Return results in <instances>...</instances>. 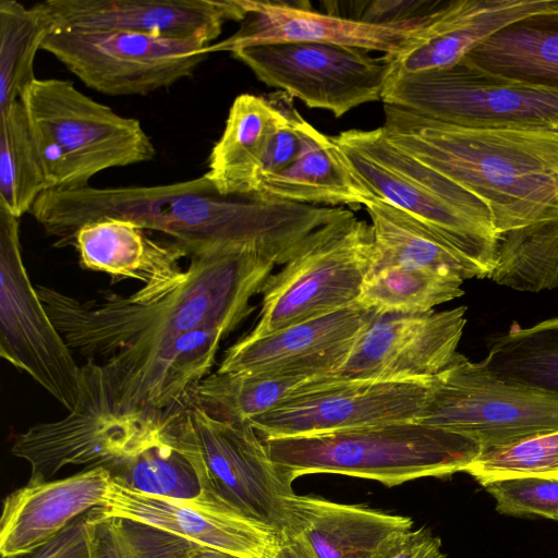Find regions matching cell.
Returning <instances> with one entry per match:
<instances>
[{"mask_svg": "<svg viewBox=\"0 0 558 558\" xmlns=\"http://www.w3.org/2000/svg\"><path fill=\"white\" fill-rule=\"evenodd\" d=\"M318 377L298 372H218L195 388L192 402L222 421H250Z\"/></svg>", "mask_w": 558, "mask_h": 558, "instance_id": "30", "label": "cell"}, {"mask_svg": "<svg viewBox=\"0 0 558 558\" xmlns=\"http://www.w3.org/2000/svg\"><path fill=\"white\" fill-rule=\"evenodd\" d=\"M465 306L425 313H376L356 337L336 379L430 380L457 354Z\"/></svg>", "mask_w": 558, "mask_h": 558, "instance_id": "16", "label": "cell"}, {"mask_svg": "<svg viewBox=\"0 0 558 558\" xmlns=\"http://www.w3.org/2000/svg\"><path fill=\"white\" fill-rule=\"evenodd\" d=\"M243 4L246 14L238 31L211 44L209 53H232L267 44L323 43L392 54L433 21L444 2L425 17L392 24L368 23L278 1L243 0Z\"/></svg>", "mask_w": 558, "mask_h": 558, "instance_id": "20", "label": "cell"}, {"mask_svg": "<svg viewBox=\"0 0 558 558\" xmlns=\"http://www.w3.org/2000/svg\"><path fill=\"white\" fill-rule=\"evenodd\" d=\"M111 475L85 468L60 480L28 482L3 500L0 520L2 558H21L50 542L73 520L100 506Z\"/></svg>", "mask_w": 558, "mask_h": 558, "instance_id": "23", "label": "cell"}, {"mask_svg": "<svg viewBox=\"0 0 558 558\" xmlns=\"http://www.w3.org/2000/svg\"><path fill=\"white\" fill-rule=\"evenodd\" d=\"M496 510L509 515H537L558 521V477L526 476L484 485Z\"/></svg>", "mask_w": 558, "mask_h": 558, "instance_id": "39", "label": "cell"}, {"mask_svg": "<svg viewBox=\"0 0 558 558\" xmlns=\"http://www.w3.org/2000/svg\"><path fill=\"white\" fill-rule=\"evenodd\" d=\"M381 101L458 125L558 123V86L502 75L468 58L416 73H389Z\"/></svg>", "mask_w": 558, "mask_h": 558, "instance_id": "8", "label": "cell"}, {"mask_svg": "<svg viewBox=\"0 0 558 558\" xmlns=\"http://www.w3.org/2000/svg\"><path fill=\"white\" fill-rule=\"evenodd\" d=\"M191 404L189 400L171 407L142 447L107 465L111 478L133 490L168 498H194L208 492Z\"/></svg>", "mask_w": 558, "mask_h": 558, "instance_id": "24", "label": "cell"}, {"mask_svg": "<svg viewBox=\"0 0 558 558\" xmlns=\"http://www.w3.org/2000/svg\"><path fill=\"white\" fill-rule=\"evenodd\" d=\"M209 46L122 31H53L41 49L90 89L144 96L192 76Z\"/></svg>", "mask_w": 558, "mask_h": 558, "instance_id": "11", "label": "cell"}, {"mask_svg": "<svg viewBox=\"0 0 558 558\" xmlns=\"http://www.w3.org/2000/svg\"><path fill=\"white\" fill-rule=\"evenodd\" d=\"M287 529L316 558H383L412 530L409 517L293 494L287 499Z\"/></svg>", "mask_w": 558, "mask_h": 558, "instance_id": "26", "label": "cell"}, {"mask_svg": "<svg viewBox=\"0 0 558 558\" xmlns=\"http://www.w3.org/2000/svg\"><path fill=\"white\" fill-rule=\"evenodd\" d=\"M543 17H558V0L447 1L397 52L383 56L390 65L389 73L444 69L460 62L501 29Z\"/></svg>", "mask_w": 558, "mask_h": 558, "instance_id": "22", "label": "cell"}, {"mask_svg": "<svg viewBox=\"0 0 558 558\" xmlns=\"http://www.w3.org/2000/svg\"><path fill=\"white\" fill-rule=\"evenodd\" d=\"M480 363L499 379L558 397V317L513 325L490 339Z\"/></svg>", "mask_w": 558, "mask_h": 558, "instance_id": "31", "label": "cell"}, {"mask_svg": "<svg viewBox=\"0 0 558 558\" xmlns=\"http://www.w3.org/2000/svg\"><path fill=\"white\" fill-rule=\"evenodd\" d=\"M383 558H447L441 541L425 527L407 532Z\"/></svg>", "mask_w": 558, "mask_h": 558, "instance_id": "41", "label": "cell"}, {"mask_svg": "<svg viewBox=\"0 0 558 558\" xmlns=\"http://www.w3.org/2000/svg\"><path fill=\"white\" fill-rule=\"evenodd\" d=\"M19 100L48 190L84 187L104 170L146 162L156 156V148L138 120L95 101L71 81L35 78Z\"/></svg>", "mask_w": 558, "mask_h": 558, "instance_id": "5", "label": "cell"}, {"mask_svg": "<svg viewBox=\"0 0 558 558\" xmlns=\"http://www.w3.org/2000/svg\"><path fill=\"white\" fill-rule=\"evenodd\" d=\"M388 141L477 196L499 234L558 219V132L542 125L466 126L384 106Z\"/></svg>", "mask_w": 558, "mask_h": 558, "instance_id": "3", "label": "cell"}, {"mask_svg": "<svg viewBox=\"0 0 558 558\" xmlns=\"http://www.w3.org/2000/svg\"><path fill=\"white\" fill-rule=\"evenodd\" d=\"M53 31H122L214 44L242 22L243 0H47L34 4Z\"/></svg>", "mask_w": 558, "mask_h": 558, "instance_id": "18", "label": "cell"}, {"mask_svg": "<svg viewBox=\"0 0 558 558\" xmlns=\"http://www.w3.org/2000/svg\"><path fill=\"white\" fill-rule=\"evenodd\" d=\"M374 264L369 223L352 210L313 231L263 290L262 308L248 337L355 304Z\"/></svg>", "mask_w": 558, "mask_h": 558, "instance_id": "7", "label": "cell"}, {"mask_svg": "<svg viewBox=\"0 0 558 558\" xmlns=\"http://www.w3.org/2000/svg\"><path fill=\"white\" fill-rule=\"evenodd\" d=\"M19 219L0 204V354L71 412L81 392V365L29 280Z\"/></svg>", "mask_w": 558, "mask_h": 558, "instance_id": "12", "label": "cell"}, {"mask_svg": "<svg viewBox=\"0 0 558 558\" xmlns=\"http://www.w3.org/2000/svg\"><path fill=\"white\" fill-rule=\"evenodd\" d=\"M489 278L524 292L557 288L558 219L499 234Z\"/></svg>", "mask_w": 558, "mask_h": 558, "instance_id": "33", "label": "cell"}, {"mask_svg": "<svg viewBox=\"0 0 558 558\" xmlns=\"http://www.w3.org/2000/svg\"><path fill=\"white\" fill-rule=\"evenodd\" d=\"M430 380L318 377L270 411L247 421L262 438L324 434L416 420Z\"/></svg>", "mask_w": 558, "mask_h": 558, "instance_id": "14", "label": "cell"}, {"mask_svg": "<svg viewBox=\"0 0 558 558\" xmlns=\"http://www.w3.org/2000/svg\"><path fill=\"white\" fill-rule=\"evenodd\" d=\"M369 52L333 44L279 43L231 54L269 87L339 118L361 105L381 100L390 65L384 56Z\"/></svg>", "mask_w": 558, "mask_h": 558, "instance_id": "13", "label": "cell"}, {"mask_svg": "<svg viewBox=\"0 0 558 558\" xmlns=\"http://www.w3.org/2000/svg\"><path fill=\"white\" fill-rule=\"evenodd\" d=\"M342 207L284 202L262 195H222L204 174L153 186L45 191L29 214L56 246L72 244L84 225L120 219L171 239L186 256L218 245H254L283 265L313 231Z\"/></svg>", "mask_w": 558, "mask_h": 558, "instance_id": "1", "label": "cell"}, {"mask_svg": "<svg viewBox=\"0 0 558 558\" xmlns=\"http://www.w3.org/2000/svg\"><path fill=\"white\" fill-rule=\"evenodd\" d=\"M333 138L374 197L436 230L490 276L498 233L477 196L397 148L381 126Z\"/></svg>", "mask_w": 558, "mask_h": 558, "instance_id": "6", "label": "cell"}, {"mask_svg": "<svg viewBox=\"0 0 558 558\" xmlns=\"http://www.w3.org/2000/svg\"><path fill=\"white\" fill-rule=\"evenodd\" d=\"M365 209L374 239L373 270L387 266L428 268L463 280L488 277L436 230L410 214L376 197Z\"/></svg>", "mask_w": 558, "mask_h": 558, "instance_id": "29", "label": "cell"}, {"mask_svg": "<svg viewBox=\"0 0 558 558\" xmlns=\"http://www.w3.org/2000/svg\"><path fill=\"white\" fill-rule=\"evenodd\" d=\"M209 480L208 492L277 535L287 529V499L293 481L271 460L263 438L247 421L215 418L192 402Z\"/></svg>", "mask_w": 558, "mask_h": 558, "instance_id": "15", "label": "cell"}, {"mask_svg": "<svg viewBox=\"0 0 558 558\" xmlns=\"http://www.w3.org/2000/svg\"><path fill=\"white\" fill-rule=\"evenodd\" d=\"M375 312L357 303L281 328L263 337L244 336L230 347L218 372L295 371L331 375Z\"/></svg>", "mask_w": 558, "mask_h": 558, "instance_id": "21", "label": "cell"}, {"mask_svg": "<svg viewBox=\"0 0 558 558\" xmlns=\"http://www.w3.org/2000/svg\"><path fill=\"white\" fill-rule=\"evenodd\" d=\"M464 472L483 486L517 477H558V430L482 450Z\"/></svg>", "mask_w": 558, "mask_h": 558, "instance_id": "38", "label": "cell"}, {"mask_svg": "<svg viewBox=\"0 0 558 558\" xmlns=\"http://www.w3.org/2000/svg\"><path fill=\"white\" fill-rule=\"evenodd\" d=\"M86 518L87 513L73 520L31 558H92Z\"/></svg>", "mask_w": 558, "mask_h": 558, "instance_id": "40", "label": "cell"}, {"mask_svg": "<svg viewBox=\"0 0 558 558\" xmlns=\"http://www.w3.org/2000/svg\"><path fill=\"white\" fill-rule=\"evenodd\" d=\"M263 440L271 460L292 481L333 473L388 487L464 472L482 451L465 435L416 420Z\"/></svg>", "mask_w": 558, "mask_h": 558, "instance_id": "4", "label": "cell"}, {"mask_svg": "<svg viewBox=\"0 0 558 558\" xmlns=\"http://www.w3.org/2000/svg\"><path fill=\"white\" fill-rule=\"evenodd\" d=\"M144 230L130 221L102 219L81 227L72 245L84 268L143 282L131 296L149 302L185 280L187 271L179 262L186 254L171 241L161 243L150 239Z\"/></svg>", "mask_w": 558, "mask_h": 558, "instance_id": "25", "label": "cell"}, {"mask_svg": "<svg viewBox=\"0 0 558 558\" xmlns=\"http://www.w3.org/2000/svg\"><path fill=\"white\" fill-rule=\"evenodd\" d=\"M160 413L118 417L77 403L63 418L33 425L16 435L11 452L28 462V482L49 481L66 465L106 468L135 452L154 430Z\"/></svg>", "mask_w": 558, "mask_h": 558, "instance_id": "19", "label": "cell"}, {"mask_svg": "<svg viewBox=\"0 0 558 558\" xmlns=\"http://www.w3.org/2000/svg\"><path fill=\"white\" fill-rule=\"evenodd\" d=\"M275 558H316L307 544L296 535L284 532L278 538Z\"/></svg>", "mask_w": 558, "mask_h": 558, "instance_id": "42", "label": "cell"}, {"mask_svg": "<svg viewBox=\"0 0 558 558\" xmlns=\"http://www.w3.org/2000/svg\"><path fill=\"white\" fill-rule=\"evenodd\" d=\"M229 333L198 329L156 345H134L102 363L81 365L78 402L118 417L191 400Z\"/></svg>", "mask_w": 558, "mask_h": 558, "instance_id": "9", "label": "cell"}, {"mask_svg": "<svg viewBox=\"0 0 558 558\" xmlns=\"http://www.w3.org/2000/svg\"><path fill=\"white\" fill-rule=\"evenodd\" d=\"M47 190L24 107L16 100L0 111V204L20 218Z\"/></svg>", "mask_w": 558, "mask_h": 558, "instance_id": "35", "label": "cell"}, {"mask_svg": "<svg viewBox=\"0 0 558 558\" xmlns=\"http://www.w3.org/2000/svg\"><path fill=\"white\" fill-rule=\"evenodd\" d=\"M551 129H554L555 131L558 132V123H556L555 125L551 126Z\"/></svg>", "mask_w": 558, "mask_h": 558, "instance_id": "44", "label": "cell"}, {"mask_svg": "<svg viewBox=\"0 0 558 558\" xmlns=\"http://www.w3.org/2000/svg\"><path fill=\"white\" fill-rule=\"evenodd\" d=\"M463 281L439 270L387 266L371 272L356 303L376 313H425L463 295Z\"/></svg>", "mask_w": 558, "mask_h": 558, "instance_id": "34", "label": "cell"}, {"mask_svg": "<svg viewBox=\"0 0 558 558\" xmlns=\"http://www.w3.org/2000/svg\"><path fill=\"white\" fill-rule=\"evenodd\" d=\"M190 558H235L230 555L208 549L204 547H197L191 555Z\"/></svg>", "mask_w": 558, "mask_h": 558, "instance_id": "43", "label": "cell"}, {"mask_svg": "<svg viewBox=\"0 0 558 558\" xmlns=\"http://www.w3.org/2000/svg\"><path fill=\"white\" fill-rule=\"evenodd\" d=\"M301 147L282 171L266 178L257 195L314 206H365L374 196L333 136L314 128L296 110Z\"/></svg>", "mask_w": 558, "mask_h": 558, "instance_id": "27", "label": "cell"}, {"mask_svg": "<svg viewBox=\"0 0 558 558\" xmlns=\"http://www.w3.org/2000/svg\"><path fill=\"white\" fill-rule=\"evenodd\" d=\"M465 58L502 75L558 86V31L523 22L476 46Z\"/></svg>", "mask_w": 558, "mask_h": 558, "instance_id": "32", "label": "cell"}, {"mask_svg": "<svg viewBox=\"0 0 558 558\" xmlns=\"http://www.w3.org/2000/svg\"><path fill=\"white\" fill-rule=\"evenodd\" d=\"M190 258L185 280L149 302L116 293L83 301L51 287L36 290L70 349L98 363L130 347L156 345L198 329L230 333L277 266L247 244L218 245Z\"/></svg>", "mask_w": 558, "mask_h": 558, "instance_id": "2", "label": "cell"}, {"mask_svg": "<svg viewBox=\"0 0 558 558\" xmlns=\"http://www.w3.org/2000/svg\"><path fill=\"white\" fill-rule=\"evenodd\" d=\"M557 183H558V173H557Z\"/></svg>", "mask_w": 558, "mask_h": 558, "instance_id": "45", "label": "cell"}, {"mask_svg": "<svg viewBox=\"0 0 558 558\" xmlns=\"http://www.w3.org/2000/svg\"><path fill=\"white\" fill-rule=\"evenodd\" d=\"M92 558H190L199 546L136 520L87 512Z\"/></svg>", "mask_w": 558, "mask_h": 558, "instance_id": "37", "label": "cell"}, {"mask_svg": "<svg viewBox=\"0 0 558 558\" xmlns=\"http://www.w3.org/2000/svg\"><path fill=\"white\" fill-rule=\"evenodd\" d=\"M92 511L136 520L235 558H275L279 538L209 492L168 498L133 490L111 478L104 502Z\"/></svg>", "mask_w": 558, "mask_h": 558, "instance_id": "17", "label": "cell"}, {"mask_svg": "<svg viewBox=\"0 0 558 558\" xmlns=\"http://www.w3.org/2000/svg\"><path fill=\"white\" fill-rule=\"evenodd\" d=\"M50 26L35 9L0 0V111L20 99L36 77L34 61Z\"/></svg>", "mask_w": 558, "mask_h": 558, "instance_id": "36", "label": "cell"}, {"mask_svg": "<svg viewBox=\"0 0 558 558\" xmlns=\"http://www.w3.org/2000/svg\"><path fill=\"white\" fill-rule=\"evenodd\" d=\"M416 421L465 435L482 450L558 430V397L497 378L461 353L430 379Z\"/></svg>", "mask_w": 558, "mask_h": 558, "instance_id": "10", "label": "cell"}, {"mask_svg": "<svg viewBox=\"0 0 558 558\" xmlns=\"http://www.w3.org/2000/svg\"><path fill=\"white\" fill-rule=\"evenodd\" d=\"M288 116L277 94H241L233 100L205 175L222 195H257L260 172L277 131Z\"/></svg>", "mask_w": 558, "mask_h": 558, "instance_id": "28", "label": "cell"}]
</instances>
